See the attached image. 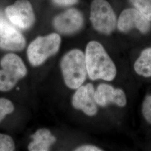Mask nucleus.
I'll return each mask as SVG.
<instances>
[{"label": "nucleus", "instance_id": "11", "mask_svg": "<svg viewBox=\"0 0 151 151\" xmlns=\"http://www.w3.org/2000/svg\"><path fill=\"white\" fill-rule=\"evenodd\" d=\"M95 100L98 105L105 106L109 103H114L123 107L126 105L127 100L124 92L121 89H115L105 83L100 85L95 92Z\"/></svg>", "mask_w": 151, "mask_h": 151}, {"label": "nucleus", "instance_id": "16", "mask_svg": "<svg viewBox=\"0 0 151 151\" xmlns=\"http://www.w3.org/2000/svg\"><path fill=\"white\" fill-rule=\"evenodd\" d=\"M14 150L15 145L11 137L0 134V151H12Z\"/></svg>", "mask_w": 151, "mask_h": 151}, {"label": "nucleus", "instance_id": "5", "mask_svg": "<svg viewBox=\"0 0 151 151\" xmlns=\"http://www.w3.org/2000/svg\"><path fill=\"white\" fill-rule=\"evenodd\" d=\"M0 91L11 90L19 80L26 75L27 70L20 57L16 54H6L1 60Z\"/></svg>", "mask_w": 151, "mask_h": 151}, {"label": "nucleus", "instance_id": "18", "mask_svg": "<svg viewBox=\"0 0 151 151\" xmlns=\"http://www.w3.org/2000/svg\"><path fill=\"white\" fill-rule=\"evenodd\" d=\"M54 4L60 7H69L75 5L78 3V0H52Z\"/></svg>", "mask_w": 151, "mask_h": 151}, {"label": "nucleus", "instance_id": "19", "mask_svg": "<svg viewBox=\"0 0 151 151\" xmlns=\"http://www.w3.org/2000/svg\"><path fill=\"white\" fill-rule=\"evenodd\" d=\"M76 151H102L97 147L91 145H85L77 148Z\"/></svg>", "mask_w": 151, "mask_h": 151}, {"label": "nucleus", "instance_id": "2", "mask_svg": "<svg viewBox=\"0 0 151 151\" xmlns=\"http://www.w3.org/2000/svg\"><path fill=\"white\" fill-rule=\"evenodd\" d=\"M66 85L71 89L81 86L86 79L85 55L79 49H73L65 55L60 63Z\"/></svg>", "mask_w": 151, "mask_h": 151}, {"label": "nucleus", "instance_id": "7", "mask_svg": "<svg viewBox=\"0 0 151 151\" xmlns=\"http://www.w3.org/2000/svg\"><path fill=\"white\" fill-rule=\"evenodd\" d=\"M117 27L121 32H129L136 28L142 33L146 34L151 28V22L135 8H129L121 12Z\"/></svg>", "mask_w": 151, "mask_h": 151}, {"label": "nucleus", "instance_id": "9", "mask_svg": "<svg viewBox=\"0 0 151 151\" xmlns=\"http://www.w3.org/2000/svg\"><path fill=\"white\" fill-rule=\"evenodd\" d=\"M25 44V39L22 34L1 17L0 48L8 50L19 51L24 48Z\"/></svg>", "mask_w": 151, "mask_h": 151}, {"label": "nucleus", "instance_id": "10", "mask_svg": "<svg viewBox=\"0 0 151 151\" xmlns=\"http://www.w3.org/2000/svg\"><path fill=\"white\" fill-rule=\"evenodd\" d=\"M95 92L91 83L78 87L72 98L73 106L88 116H93L97 111V104L94 98Z\"/></svg>", "mask_w": 151, "mask_h": 151}, {"label": "nucleus", "instance_id": "13", "mask_svg": "<svg viewBox=\"0 0 151 151\" xmlns=\"http://www.w3.org/2000/svg\"><path fill=\"white\" fill-rule=\"evenodd\" d=\"M134 70L139 75L151 77V48L144 50L136 60Z\"/></svg>", "mask_w": 151, "mask_h": 151}, {"label": "nucleus", "instance_id": "12", "mask_svg": "<svg viewBox=\"0 0 151 151\" xmlns=\"http://www.w3.org/2000/svg\"><path fill=\"white\" fill-rule=\"evenodd\" d=\"M32 138L33 140L28 147L29 150L31 151H48L50 146L56 141L55 138L47 129L38 130Z\"/></svg>", "mask_w": 151, "mask_h": 151}, {"label": "nucleus", "instance_id": "6", "mask_svg": "<svg viewBox=\"0 0 151 151\" xmlns=\"http://www.w3.org/2000/svg\"><path fill=\"white\" fill-rule=\"evenodd\" d=\"M6 15L10 22L21 29H27L35 22L32 5L27 0H17L5 9Z\"/></svg>", "mask_w": 151, "mask_h": 151}, {"label": "nucleus", "instance_id": "3", "mask_svg": "<svg viewBox=\"0 0 151 151\" xmlns=\"http://www.w3.org/2000/svg\"><path fill=\"white\" fill-rule=\"evenodd\" d=\"M60 43V35L57 33H52L36 38L27 48L29 62L34 66L42 65L49 57L58 52Z\"/></svg>", "mask_w": 151, "mask_h": 151}, {"label": "nucleus", "instance_id": "20", "mask_svg": "<svg viewBox=\"0 0 151 151\" xmlns=\"http://www.w3.org/2000/svg\"><path fill=\"white\" fill-rule=\"evenodd\" d=\"M0 18H1V17H0Z\"/></svg>", "mask_w": 151, "mask_h": 151}, {"label": "nucleus", "instance_id": "17", "mask_svg": "<svg viewBox=\"0 0 151 151\" xmlns=\"http://www.w3.org/2000/svg\"><path fill=\"white\" fill-rule=\"evenodd\" d=\"M143 114L146 120L151 123V96L147 97L144 101Z\"/></svg>", "mask_w": 151, "mask_h": 151}, {"label": "nucleus", "instance_id": "14", "mask_svg": "<svg viewBox=\"0 0 151 151\" xmlns=\"http://www.w3.org/2000/svg\"><path fill=\"white\" fill-rule=\"evenodd\" d=\"M138 11L151 22V0H129Z\"/></svg>", "mask_w": 151, "mask_h": 151}, {"label": "nucleus", "instance_id": "1", "mask_svg": "<svg viewBox=\"0 0 151 151\" xmlns=\"http://www.w3.org/2000/svg\"><path fill=\"white\" fill-rule=\"evenodd\" d=\"M85 55L87 75L91 80H113L116 75L115 65L101 44L96 41L89 42Z\"/></svg>", "mask_w": 151, "mask_h": 151}, {"label": "nucleus", "instance_id": "15", "mask_svg": "<svg viewBox=\"0 0 151 151\" xmlns=\"http://www.w3.org/2000/svg\"><path fill=\"white\" fill-rule=\"evenodd\" d=\"M14 110L13 104L9 100L0 98V122Z\"/></svg>", "mask_w": 151, "mask_h": 151}, {"label": "nucleus", "instance_id": "8", "mask_svg": "<svg viewBox=\"0 0 151 151\" xmlns=\"http://www.w3.org/2000/svg\"><path fill=\"white\" fill-rule=\"evenodd\" d=\"M53 24L54 28L58 32L71 34L78 32L82 27L84 18L81 11L71 8L55 16Z\"/></svg>", "mask_w": 151, "mask_h": 151}, {"label": "nucleus", "instance_id": "4", "mask_svg": "<svg viewBox=\"0 0 151 151\" xmlns=\"http://www.w3.org/2000/svg\"><path fill=\"white\" fill-rule=\"evenodd\" d=\"M90 19L93 28L104 34H111L117 25L115 13L106 0H93L92 2Z\"/></svg>", "mask_w": 151, "mask_h": 151}]
</instances>
